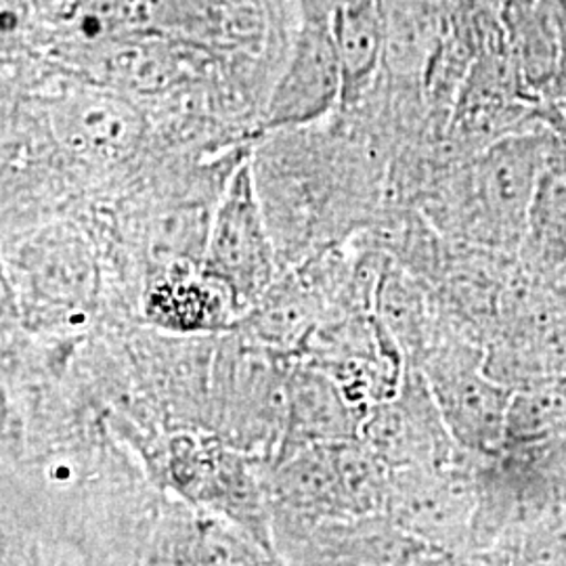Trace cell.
I'll use <instances>...</instances> for the list:
<instances>
[{
  "label": "cell",
  "mask_w": 566,
  "mask_h": 566,
  "mask_svg": "<svg viewBox=\"0 0 566 566\" xmlns=\"http://www.w3.org/2000/svg\"><path fill=\"white\" fill-rule=\"evenodd\" d=\"M479 512L476 455L437 468L390 470L385 514L413 537L462 563Z\"/></svg>",
  "instance_id": "1"
},
{
  "label": "cell",
  "mask_w": 566,
  "mask_h": 566,
  "mask_svg": "<svg viewBox=\"0 0 566 566\" xmlns=\"http://www.w3.org/2000/svg\"><path fill=\"white\" fill-rule=\"evenodd\" d=\"M426 380L460 449L472 455H495L502 449L514 388L486 371L481 350L441 348L426 365Z\"/></svg>",
  "instance_id": "2"
},
{
  "label": "cell",
  "mask_w": 566,
  "mask_h": 566,
  "mask_svg": "<svg viewBox=\"0 0 566 566\" xmlns=\"http://www.w3.org/2000/svg\"><path fill=\"white\" fill-rule=\"evenodd\" d=\"M206 275L240 301L261 294L275 275V250L248 164L233 175L210 219Z\"/></svg>",
  "instance_id": "3"
},
{
  "label": "cell",
  "mask_w": 566,
  "mask_h": 566,
  "mask_svg": "<svg viewBox=\"0 0 566 566\" xmlns=\"http://www.w3.org/2000/svg\"><path fill=\"white\" fill-rule=\"evenodd\" d=\"M364 443L390 470L453 464L465 453L447 430L428 380L420 374L405 380L399 395L369 411Z\"/></svg>",
  "instance_id": "4"
},
{
  "label": "cell",
  "mask_w": 566,
  "mask_h": 566,
  "mask_svg": "<svg viewBox=\"0 0 566 566\" xmlns=\"http://www.w3.org/2000/svg\"><path fill=\"white\" fill-rule=\"evenodd\" d=\"M343 102V67L336 42L308 32L298 42L266 107V128H294L324 118Z\"/></svg>",
  "instance_id": "5"
},
{
  "label": "cell",
  "mask_w": 566,
  "mask_h": 566,
  "mask_svg": "<svg viewBox=\"0 0 566 566\" xmlns=\"http://www.w3.org/2000/svg\"><path fill=\"white\" fill-rule=\"evenodd\" d=\"M554 143L539 135H512L495 143L479 163L476 191L485 202L491 221L521 240L535 187Z\"/></svg>",
  "instance_id": "6"
},
{
  "label": "cell",
  "mask_w": 566,
  "mask_h": 566,
  "mask_svg": "<svg viewBox=\"0 0 566 566\" xmlns=\"http://www.w3.org/2000/svg\"><path fill=\"white\" fill-rule=\"evenodd\" d=\"M61 126L72 149L105 160L126 154L142 133L133 107L105 95L76 97L65 107Z\"/></svg>",
  "instance_id": "7"
},
{
  "label": "cell",
  "mask_w": 566,
  "mask_h": 566,
  "mask_svg": "<svg viewBox=\"0 0 566 566\" xmlns=\"http://www.w3.org/2000/svg\"><path fill=\"white\" fill-rule=\"evenodd\" d=\"M523 248L539 271H558L566 264V156H549L526 214Z\"/></svg>",
  "instance_id": "8"
},
{
  "label": "cell",
  "mask_w": 566,
  "mask_h": 566,
  "mask_svg": "<svg viewBox=\"0 0 566 566\" xmlns=\"http://www.w3.org/2000/svg\"><path fill=\"white\" fill-rule=\"evenodd\" d=\"M497 458L526 523L549 510L566 507V437L546 446L500 449Z\"/></svg>",
  "instance_id": "9"
},
{
  "label": "cell",
  "mask_w": 566,
  "mask_h": 566,
  "mask_svg": "<svg viewBox=\"0 0 566 566\" xmlns=\"http://www.w3.org/2000/svg\"><path fill=\"white\" fill-rule=\"evenodd\" d=\"M336 51L343 67V103H357L374 81L385 49V20L376 0H353L336 25Z\"/></svg>",
  "instance_id": "10"
},
{
  "label": "cell",
  "mask_w": 566,
  "mask_h": 566,
  "mask_svg": "<svg viewBox=\"0 0 566 566\" xmlns=\"http://www.w3.org/2000/svg\"><path fill=\"white\" fill-rule=\"evenodd\" d=\"M566 437V376L521 386L507 409L502 449L546 446Z\"/></svg>",
  "instance_id": "11"
},
{
  "label": "cell",
  "mask_w": 566,
  "mask_h": 566,
  "mask_svg": "<svg viewBox=\"0 0 566 566\" xmlns=\"http://www.w3.org/2000/svg\"><path fill=\"white\" fill-rule=\"evenodd\" d=\"M465 566H566V507L510 531Z\"/></svg>",
  "instance_id": "12"
},
{
  "label": "cell",
  "mask_w": 566,
  "mask_h": 566,
  "mask_svg": "<svg viewBox=\"0 0 566 566\" xmlns=\"http://www.w3.org/2000/svg\"><path fill=\"white\" fill-rule=\"evenodd\" d=\"M223 298L210 277H172L158 283L147 298V315L163 327L177 332L210 329L223 317Z\"/></svg>",
  "instance_id": "13"
},
{
  "label": "cell",
  "mask_w": 566,
  "mask_h": 566,
  "mask_svg": "<svg viewBox=\"0 0 566 566\" xmlns=\"http://www.w3.org/2000/svg\"><path fill=\"white\" fill-rule=\"evenodd\" d=\"M556 41H558V93L566 97V0H560V7H558Z\"/></svg>",
  "instance_id": "14"
},
{
  "label": "cell",
  "mask_w": 566,
  "mask_h": 566,
  "mask_svg": "<svg viewBox=\"0 0 566 566\" xmlns=\"http://www.w3.org/2000/svg\"><path fill=\"white\" fill-rule=\"evenodd\" d=\"M563 107H565V122H566V97H565V103H563Z\"/></svg>",
  "instance_id": "15"
}]
</instances>
